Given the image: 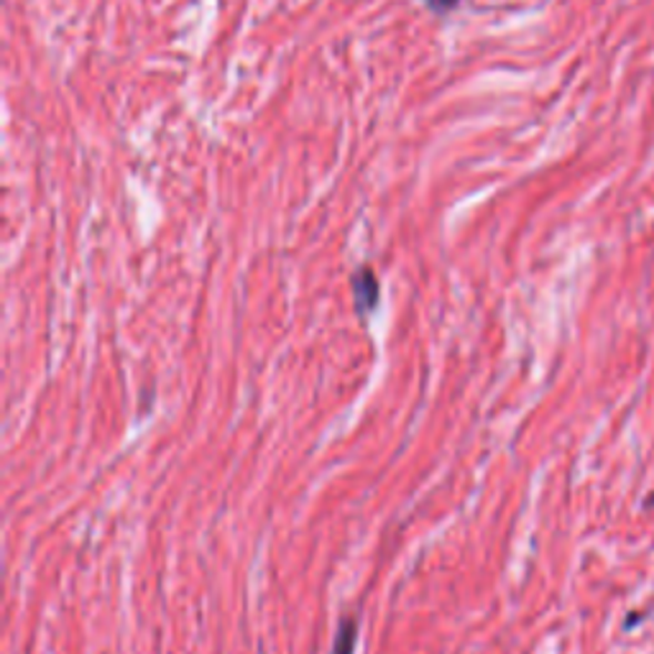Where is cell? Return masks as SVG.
Returning <instances> with one entry per match:
<instances>
[{"label": "cell", "instance_id": "obj_1", "mask_svg": "<svg viewBox=\"0 0 654 654\" xmlns=\"http://www.w3.org/2000/svg\"><path fill=\"white\" fill-rule=\"evenodd\" d=\"M353 294L361 312L373 310V304L379 302V282L371 269H361L359 274L353 276Z\"/></svg>", "mask_w": 654, "mask_h": 654}, {"label": "cell", "instance_id": "obj_2", "mask_svg": "<svg viewBox=\"0 0 654 654\" xmlns=\"http://www.w3.org/2000/svg\"><path fill=\"white\" fill-rule=\"evenodd\" d=\"M355 634H359V626H355L353 618H348V622H343L341 632H338L333 654H353V650H355Z\"/></svg>", "mask_w": 654, "mask_h": 654}, {"label": "cell", "instance_id": "obj_3", "mask_svg": "<svg viewBox=\"0 0 654 654\" xmlns=\"http://www.w3.org/2000/svg\"><path fill=\"white\" fill-rule=\"evenodd\" d=\"M424 3H427L432 8V11L445 13V11H450V8L457 6V0H424Z\"/></svg>", "mask_w": 654, "mask_h": 654}]
</instances>
